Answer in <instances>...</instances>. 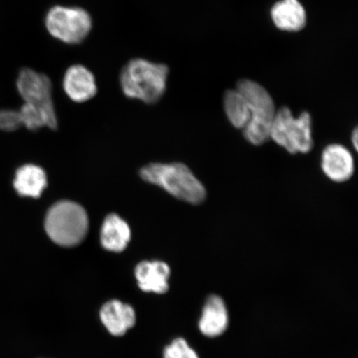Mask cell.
Listing matches in <instances>:
<instances>
[{
  "label": "cell",
  "mask_w": 358,
  "mask_h": 358,
  "mask_svg": "<svg viewBox=\"0 0 358 358\" xmlns=\"http://www.w3.org/2000/svg\"><path fill=\"white\" fill-rule=\"evenodd\" d=\"M169 73L165 64L136 58L120 71V87L125 96L155 104L166 91Z\"/></svg>",
  "instance_id": "6da1fadb"
},
{
  "label": "cell",
  "mask_w": 358,
  "mask_h": 358,
  "mask_svg": "<svg viewBox=\"0 0 358 358\" xmlns=\"http://www.w3.org/2000/svg\"><path fill=\"white\" fill-rule=\"evenodd\" d=\"M143 180L169 192L178 200L198 205L207 196L205 187L189 167L181 163L146 165L141 170Z\"/></svg>",
  "instance_id": "7a4b0ae2"
},
{
  "label": "cell",
  "mask_w": 358,
  "mask_h": 358,
  "mask_svg": "<svg viewBox=\"0 0 358 358\" xmlns=\"http://www.w3.org/2000/svg\"><path fill=\"white\" fill-rule=\"evenodd\" d=\"M44 228L53 243L64 248H73L82 243L87 234V213L74 201H57L48 209Z\"/></svg>",
  "instance_id": "3957f363"
},
{
  "label": "cell",
  "mask_w": 358,
  "mask_h": 358,
  "mask_svg": "<svg viewBox=\"0 0 358 358\" xmlns=\"http://www.w3.org/2000/svg\"><path fill=\"white\" fill-rule=\"evenodd\" d=\"M236 89L245 98L250 107V122L243 131L245 140L254 145H261L270 140L277 111L275 102L270 93L254 80H241Z\"/></svg>",
  "instance_id": "277c9868"
},
{
  "label": "cell",
  "mask_w": 358,
  "mask_h": 358,
  "mask_svg": "<svg viewBox=\"0 0 358 358\" xmlns=\"http://www.w3.org/2000/svg\"><path fill=\"white\" fill-rule=\"evenodd\" d=\"M270 138L290 154H307L313 145L312 120L308 112L296 118L287 107L276 111Z\"/></svg>",
  "instance_id": "5b68a950"
},
{
  "label": "cell",
  "mask_w": 358,
  "mask_h": 358,
  "mask_svg": "<svg viewBox=\"0 0 358 358\" xmlns=\"http://www.w3.org/2000/svg\"><path fill=\"white\" fill-rule=\"evenodd\" d=\"M45 26L52 37L76 45L83 43L91 33L92 19L83 8L57 6L48 10Z\"/></svg>",
  "instance_id": "8992f818"
},
{
  "label": "cell",
  "mask_w": 358,
  "mask_h": 358,
  "mask_svg": "<svg viewBox=\"0 0 358 358\" xmlns=\"http://www.w3.org/2000/svg\"><path fill=\"white\" fill-rule=\"evenodd\" d=\"M16 86L25 103L43 111L52 129L57 128V118L52 100V84L48 76L31 69H22L17 76Z\"/></svg>",
  "instance_id": "52a82bcc"
},
{
  "label": "cell",
  "mask_w": 358,
  "mask_h": 358,
  "mask_svg": "<svg viewBox=\"0 0 358 358\" xmlns=\"http://www.w3.org/2000/svg\"><path fill=\"white\" fill-rule=\"evenodd\" d=\"M62 86L66 96L77 103L90 101L97 93V85L93 73L87 67L80 64L67 69Z\"/></svg>",
  "instance_id": "ba28073f"
},
{
  "label": "cell",
  "mask_w": 358,
  "mask_h": 358,
  "mask_svg": "<svg viewBox=\"0 0 358 358\" xmlns=\"http://www.w3.org/2000/svg\"><path fill=\"white\" fill-rule=\"evenodd\" d=\"M321 167L330 180L343 182L350 179L355 173V160L346 147L330 145L322 154Z\"/></svg>",
  "instance_id": "9c48e42d"
},
{
  "label": "cell",
  "mask_w": 358,
  "mask_h": 358,
  "mask_svg": "<svg viewBox=\"0 0 358 358\" xmlns=\"http://www.w3.org/2000/svg\"><path fill=\"white\" fill-rule=\"evenodd\" d=\"M229 315L225 302L219 295L213 294L206 301L199 320L200 332L205 337L215 338L226 332Z\"/></svg>",
  "instance_id": "30bf717a"
},
{
  "label": "cell",
  "mask_w": 358,
  "mask_h": 358,
  "mask_svg": "<svg viewBox=\"0 0 358 358\" xmlns=\"http://www.w3.org/2000/svg\"><path fill=\"white\" fill-rule=\"evenodd\" d=\"M170 268L159 261L142 262L136 268L134 274L138 287L145 292L166 293L169 285Z\"/></svg>",
  "instance_id": "8fae6325"
},
{
  "label": "cell",
  "mask_w": 358,
  "mask_h": 358,
  "mask_svg": "<svg viewBox=\"0 0 358 358\" xmlns=\"http://www.w3.org/2000/svg\"><path fill=\"white\" fill-rule=\"evenodd\" d=\"M100 315L103 324L116 337L127 334L136 324V316L134 308L119 301H111L104 304Z\"/></svg>",
  "instance_id": "7c38bea8"
},
{
  "label": "cell",
  "mask_w": 358,
  "mask_h": 358,
  "mask_svg": "<svg viewBox=\"0 0 358 358\" xmlns=\"http://www.w3.org/2000/svg\"><path fill=\"white\" fill-rule=\"evenodd\" d=\"M275 25L286 32H298L306 25V10L299 0H281L271 8Z\"/></svg>",
  "instance_id": "4fadbf2b"
},
{
  "label": "cell",
  "mask_w": 358,
  "mask_h": 358,
  "mask_svg": "<svg viewBox=\"0 0 358 358\" xmlns=\"http://www.w3.org/2000/svg\"><path fill=\"white\" fill-rule=\"evenodd\" d=\"M100 238L106 250L111 252H122L131 241V228L119 215L110 213L102 223Z\"/></svg>",
  "instance_id": "5bb4252c"
},
{
  "label": "cell",
  "mask_w": 358,
  "mask_h": 358,
  "mask_svg": "<svg viewBox=\"0 0 358 358\" xmlns=\"http://www.w3.org/2000/svg\"><path fill=\"white\" fill-rule=\"evenodd\" d=\"M48 186L44 170L35 164H24L17 169L13 187L17 194L24 198L38 199Z\"/></svg>",
  "instance_id": "9a60e30c"
},
{
  "label": "cell",
  "mask_w": 358,
  "mask_h": 358,
  "mask_svg": "<svg viewBox=\"0 0 358 358\" xmlns=\"http://www.w3.org/2000/svg\"><path fill=\"white\" fill-rule=\"evenodd\" d=\"M224 109L231 124L243 131L250 122V107L248 101L236 89L226 92Z\"/></svg>",
  "instance_id": "2e32d148"
},
{
  "label": "cell",
  "mask_w": 358,
  "mask_h": 358,
  "mask_svg": "<svg viewBox=\"0 0 358 358\" xmlns=\"http://www.w3.org/2000/svg\"><path fill=\"white\" fill-rule=\"evenodd\" d=\"M19 111L22 127H25L30 131H37V129L43 127L51 129L47 116L44 115L43 111L36 108L35 106L24 103Z\"/></svg>",
  "instance_id": "e0dca14e"
},
{
  "label": "cell",
  "mask_w": 358,
  "mask_h": 358,
  "mask_svg": "<svg viewBox=\"0 0 358 358\" xmlns=\"http://www.w3.org/2000/svg\"><path fill=\"white\" fill-rule=\"evenodd\" d=\"M164 358H199V356L185 339L178 338L165 348Z\"/></svg>",
  "instance_id": "ac0fdd59"
},
{
  "label": "cell",
  "mask_w": 358,
  "mask_h": 358,
  "mask_svg": "<svg viewBox=\"0 0 358 358\" xmlns=\"http://www.w3.org/2000/svg\"><path fill=\"white\" fill-rule=\"evenodd\" d=\"M22 127L20 111L0 110V129L3 131H15Z\"/></svg>",
  "instance_id": "d6986e66"
},
{
  "label": "cell",
  "mask_w": 358,
  "mask_h": 358,
  "mask_svg": "<svg viewBox=\"0 0 358 358\" xmlns=\"http://www.w3.org/2000/svg\"><path fill=\"white\" fill-rule=\"evenodd\" d=\"M357 141H358V132L357 129H355V131H353L352 134V143L353 145V147L355 148V150H357Z\"/></svg>",
  "instance_id": "ffe728a7"
}]
</instances>
